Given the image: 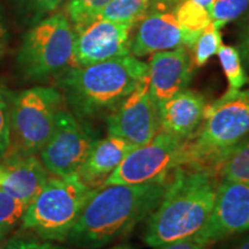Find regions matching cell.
I'll list each match as a JSON object with an SVG mask.
<instances>
[{
  "mask_svg": "<svg viewBox=\"0 0 249 249\" xmlns=\"http://www.w3.org/2000/svg\"><path fill=\"white\" fill-rule=\"evenodd\" d=\"M0 249H66L53 241L43 240L34 234H18L8 239Z\"/></svg>",
  "mask_w": 249,
  "mask_h": 249,
  "instance_id": "cell-26",
  "label": "cell"
},
{
  "mask_svg": "<svg viewBox=\"0 0 249 249\" xmlns=\"http://www.w3.org/2000/svg\"><path fill=\"white\" fill-rule=\"evenodd\" d=\"M75 31L65 13H55L38 21L24 34L18 52V67L29 80H42L71 66Z\"/></svg>",
  "mask_w": 249,
  "mask_h": 249,
  "instance_id": "cell-6",
  "label": "cell"
},
{
  "mask_svg": "<svg viewBox=\"0 0 249 249\" xmlns=\"http://www.w3.org/2000/svg\"><path fill=\"white\" fill-rule=\"evenodd\" d=\"M172 1L176 2V1H178V0H172ZM193 1L198 2V4L202 5V6H203V7H205V8L209 9V11H210L211 6L213 5V2L216 1V0H193Z\"/></svg>",
  "mask_w": 249,
  "mask_h": 249,
  "instance_id": "cell-32",
  "label": "cell"
},
{
  "mask_svg": "<svg viewBox=\"0 0 249 249\" xmlns=\"http://www.w3.org/2000/svg\"><path fill=\"white\" fill-rule=\"evenodd\" d=\"M195 42L196 39L180 27L172 8L150 5L130 42V53L141 58L178 48L193 49Z\"/></svg>",
  "mask_w": 249,
  "mask_h": 249,
  "instance_id": "cell-13",
  "label": "cell"
},
{
  "mask_svg": "<svg viewBox=\"0 0 249 249\" xmlns=\"http://www.w3.org/2000/svg\"><path fill=\"white\" fill-rule=\"evenodd\" d=\"M126 23L97 18L75 31V66L96 64L130 54V31Z\"/></svg>",
  "mask_w": 249,
  "mask_h": 249,
  "instance_id": "cell-12",
  "label": "cell"
},
{
  "mask_svg": "<svg viewBox=\"0 0 249 249\" xmlns=\"http://www.w3.org/2000/svg\"><path fill=\"white\" fill-rule=\"evenodd\" d=\"M249 9V0H216L209 13L211 21L222 29L227 23L238 20Z\"/></svg>",
  "mask_w": 249,
  "mask_h": 249,
  "instance_id": "cell-25",
  "label": "cell"
},
{
  "mask_svg": "<svg viewBox=\"0 0 249 249\" xmlns=\"http://www.w3.org/2000/svg\"><path fill=\"white\" fill-rule=\"evenodd\" d=\"M5 27H4V22H2V17H1V12H0V39L5 38Z\"/></svg>",
  "mask_w": 249,
  "mask_h": 249,
  "instance_id": "cell-33",
  "label": "cell"
},
{
  "mask_svg": "<svg viewBox=\"0 0 249 249\" xmlns=\"http://www.w3.org/2000/svg\"><path fill=\"white\" fill-rule=\"evenodd\" d=\"M167 183L101 187L81 211L67 241L82 249H99L124 238L157 208Z\"/></svg>",
  "mask_w": 249,
  "mask_h": 249,
  "instance_id": "cell-1",
  "label": "cell"
},
{
  "mask_svg": "<svg viewBox=\"0 0 249 249\" xmlns=\"http://www.w3.org/2000/svg\"><path fill=\"white\" fill-rule=\"evenodd\" d=\"M229 249H249V234L236 241Z\"/></svg>",
  "mask_w": 249,
  "mask_h": 249,
  "instance_id": "cell-31",
  "label": "cell"
},
{
  "mask_svg": "<svg viewBox=\"0 0 249 249\" xmlns=\"http://www.w3.org/2000/svg\"><path fill=\"white\" fill-rule=\"evenodd\" d=\"M111 249H134V248L129 245H117L114 246V247H112Z\"/></svg>",
  "mask_w": 249,
  "mask_h": 249,
  "instance_id": "cell-34",
  "label": "cell"
},
{
  "mask_svg": "<svg viewBox=\"0 0 249 249\" xmlns=\"http://www.w3.org/2000/svg\"><path fill=\"white\" fill-rule=\"evenodd\" d=\"M148 76V64L129 54L58 74L57 86L71 113L91 123L107 118Z\"/></svg>",
  "mask_w": 249,
  "mask_h": 249,
  "instance_id": "cell-2",
  "label": "cell"
},
{
  "mask_svg": "<svg viewBox=\"0 0 249 249\" xmlns=\"http://www.w3.org/2000/svg\"><path fill=\"white\" fill-rule=\"evenodd\" d=\"M247 134L249 89L227 90L222 97L208 105L200 128L193 138L187 140L183 167L214 173L224 155L241 142Z\"/></svg>",
  "mask_w": 249,
  "mask_h": 249,
  "instance_id": "cell-4",
  "label": "cell"
},
{
  "mask_svg": "<svg viewBox=\"0 0 249 249\" xmlns=\"http://www.w3.org/2000/svg\"><path fill=\"white\" fill-rule=\"evenodd\" d=\"M186 142L187 140L160 130L148 143L129 151L104 186L142 185L169 180L174 171L185 166Z\"/></svg>",
  "mask_w": 249,
  "mask_h": 249,
  "instance_id": "cell-8",
  "label": "cell"
},
{
  "mask_svg": "<svg viewBox=\"0 0 249 249\" xmlns=\"http://www.w3.org/2000/svg\"><path fill=\"white\" fill-rule=\"evenodd\" d=\"M110 1L111 0H67L66 15L74 31L95 21Z\"/></svg>",
  "mask_w": 249,
  "mask_h": 249,
  "instance_id": "cell-22",
  "label": "cell"
},
{
  "mask_svg": "<svg viewBox=\"0 0 249 249\" xmlns=\"http://www.w3.org/2000/svg\"><path fill=\"white\" fill-rule=\"evenodd\" d=\"M224 74H225L229 90H241L248 82L239 50L231 45H222L217 52Z\"/></svg>",
  "mask_w": 249,
  "mask_h": 249,
  "instance_id": "cell-21",
  "label": "cell"
},
{
  "mask_svg": "<svg viewBox=\"0 0 249 249\" xmlns=\"http://www.w3.org/2000/svg\"><path fill=\"white\" fill-rule=\"evenodd\" d=\"M2 180H4V172H2V171L0 170V183L2 182Z\"/></svg>",
  "mask_w": 249,
  "mask_h": 249,
  "instance_id": "cell-35",
  "label": "cell"
},
{
  "mask_svg": "<svg viewBox=\"0 0 249 249\" xmlns=\"http://www.w3.org/2000/svg\"><path fill=\"white\" fill-rule=\"evenodd\" d=\"M11 142L9 93L0 89V160L7 152Z\"/></svg>",
  "mask_w": 249,
  "mask_h": 249,
  "instance_id": "cell-27",
  "label": "cell"
},
{
  "mask_svg": "<svg viewBox=\"0 0 249 249\" xmlns=\"http://www.w3.org/2000/svg\"><path fill=\"white\" fill-rule=\"evenodd\" d=\"M223 45L220 29L213 21L200 34L193 46V64L194 67H202L217 54L218 50Z\"/></svg>",
  "mask_w": 249,
  "mask_h": 249,
  "instance_id": "cell-23",
  "label": "cell"
},
{
  "mask_svg": "<svg viewBox=\"0 0 249 249\" xmlns=\"http://www.w3.org/2000/svg\"><path fill=\"white\" fill-rule=\"evenodd\" d=\"M64 1L65 0H18L35 23L53 13Z\"/></svg>",
  "mask_w": 249,
  "mask_h": 249,
  "instance_id": "cell-28",
  "label": "cell"
},
{
  "mask_svg": "<svg viewBox=\"0 0 249 249\" xmlns=\"http://www.w3.org/2000/svg\"><path fill=\"white\" fill-rule=\"evenodd\" d=\"M239 30V53L246 66L249 67V9L242 15Z\"/></svg>",
  "mask_w": 249,
  "mask_h": 249,
  "instance_id": "cell-29",
  "label": "cell"
},
{
  "mask_svg": "<svg viewBox=\"0 0 249 249\" xmlns=\"http://www.w3.org/2000/svg\"><path fill=\"white\" fill-rule=\"evenodd\" d=\"M249 230V182L219 180L211 214L193 238L213 245Z\"/></svg>",
  "mask_w": 249,
  "mask_h": 249,
  "instance_id": "cell-10",
  "label": "cell"
},
{
  "mask_svg": "<svg viewBox=\"0 0 249 249\" xmlns=\"http://www.w3.org/2000/svg\"><path fill=\"white\" fill-rule=\"evenodd\" d=\"M2 53V44H1V39H0V55Z\"/></svg>",
  "mask_w": 249,
  "mask_h": 249,
  "instance_id": "cell-36",
  "label": "cell"
},
{
  "mask_svg": "<svg viewBox=\"0 0 249 249\" xmlns=\"http://www.w3.org/2000/svg\"><path fill=\"white\" fill-rule=\"evenodd\" d=\"M150 4L151 0H111L97 18L135 27L147 15Z\"/></svg>",
  "mask_w": 249,
  "mask_h": 249,
  "instance_id": "cell-20",
  "label": "cell"
},
{
  "mask_svg": "<svg viewBox=\"0 0 249 249\" xmlns=\"http://www.w3.org/2000/svg\"><path fill=\"white\" fill-rule=\"evenodd\" d=\"M28 205L0 188V239L22 220Z\"/></svg>",
  "mask_w": 249,
  "mask_h": 249,
  "instance_id": "cell-24",
  "label": "cell"
},
{
  "mask_svg": "<svg viewBox=\"0 0 249 249\" xmlns=\"http://www.w3.org/2000/svg\"><path fill=\"white\" fill-rule=\"evenodd\" d=\"M0 160V170L4 172L0 188L29 205L49 180L48 170L37 155L6 152Z\"/></svg>",
  "mask_w": 249,
  "mask_h": 249,
  "instance_id": "cell-15",
  "label": "cell"
},
{
  "mask_svg": "<svg viewBox=\"0 0 249 249\" xmlns=\"http://www.w3.org/2000/svg\"><path fill=\"white\" fill-rule=\"evenodd\" d=\"M193 58L187 48L156 52L148 64L149 90L160 105L188 88L193 79Z\"/></svg>",
  "mask_w": 249,
  "mask_h": 249,
  "instance_id": "cell-14",
  "label": "cell"
},
{
  "mask_svg": "<svg viewBox=\"0 0 249 249\" xmlns=\"http://www.w3.org/2000/svg\"><path fill=\"white\" fill-rule=\"evenodd\" d=\"M107 134L143 145L160 130L158 105L149 90L148 76L107 118Z\"/></svg>",
  "mask_w": 249,
  "mask_h": 249,
  "instance_id": "cell-11",
  "label": "cell"
},
{
  "mask_svg": "<svg viewBox=\"0 0 249 249\" xmlns=\"http://www.w3.org/2000/svg\"><path fill=\"white\" fill-rule=\"evenodd\" d=\"M214 173L222 180L249 182V139L242 140L227 151Z\"/></svg>",
  "mask_w": 249,
  "mask_h": 249,
  "instance_id": "cell-18",
  "label": "cell"
},
{
  "mask_svg": "<svg viewBox=\"0 0 249 249\" xmlns=\"http://www.w3.org/2000/svg\"><path fill=\"white\" fill-rule=\"evenodd\" d=\"M207 102L201 93L185 89L158 105L160 130L189 140L203 123Z\"/></svg>",
  "mask_w": 249,
  "mask_h": 249,
  "instance_id": "cell-16",
  "label": "cell"
},
{
  "mask_svg": "<svg viewBox=\"0 0 249 249\" xmlns=\"http://www.w3.org/2000/svg\"><path fill=\"white\" fill-rule=\"evenodd\" d=\"M62 103L60 90L52 87H34L15 95L9 93L11 142L7 152L39 154L53 132Z\"/></svg>",
  "mask_w": 249,
  "mask_h": 249,
  "instance_id": "cell-7",
  "label": "cell"
},
{
  "mask_svg": "<svg viewBox=\"0 0 249 249\" xmlns=\"http://www.w3.org/2000/svg\"><path fill=\"white\" fill-rule=\"evenodd\" d=\"M135 147L126 140L107 134V138L93 143L76 176L90 188L99 189Z\"/></svg>",
  "mask_w": 249,
  "mask_h": 249,
  "instance_id": "cell-17",
  "label": "cell"
},
{
  "mask_svg": "<svg viewBox=\"0 0 249 249\" xmlns=\"http://www.w3.org/2000/svg\"><path fill=\"white\" fill-rule=\"evenodd\" d=\"M155 249H210V245L203 244L197 241L194 238L183 239V240L174 241L171 244H166Z\"/></svg>",
  "mask_w": 249,
  "mask_h": 249,
  "instance_id": "cell-30",
  "label": "cell"
},
{
  "mask_svg": "<svg viewBox=\"0 0 249 249\" xmlns=\"http://www.w3.org/2000/svg\"><path fill=\"white\" fill-rule=\"evenodd\" d=\"M218 183L219 178L211 171L193 167L174 171L160 204L147 218L145 245L157 248L197 234L213 211Z\"/></svg>",
  "mask_w": 249,
  "mask_h": 249,
  "instance_id": "cell-3",
  "label": "cell"
},
{
  "mask_svg": "<svg viewBox=\"0 0 249 249\" xmlns=\"http://www.w3.org/2000/svg\"><path fill=\"white\" fill-rule=\"evenodd\" d=\"M97 140V133L89 123L61 108L55 117L53 132L39 151L40 161L53 177L74 176Z\"/></svg>",
  "mask_w": 249,
  "mask_h": 249,
  "instance_id": "cell-9",
  "label": "cell"
},
{
  "mask_svg": "<svg viewBox=\"0 0 249 249\" xmlns=\"http://www.w3.org/2000/svg\"><path fill=\"white\" fill-rule=\"evenodd\" d=\"M172 12L180 27L195 39L211 22L209 9L193 0H178Z\"/></svg>",
  "mask_w": 249,
  "mask_h": 249,
  "instance_id": "cell-19",
  "label": "cell"
},
{
  "mask_svg": "<svg viewBox=\"0 0 249 249\" xmlns=\"http://www.w3.org/2000/svg\"><path fill=\"white\" fill-rule=\"evenodd\" d=\"M96 191L76 174L49 178L24 211L22 229L43 240L67 241L81 211Z\"/></svg>",
  "mask_w": 249,
  "mask_h": 249,
  "instance_id": "cell-5",
  "label": "cell"
}]
</instances>
